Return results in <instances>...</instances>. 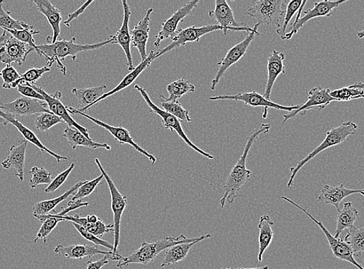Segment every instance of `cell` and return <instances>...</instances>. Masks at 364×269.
<instances>
[{
    "label": "cell",
    "instance_id": "6da1fadb",
    "mask_svg": "<svg viewBox=\"0 0 364 269\" xmlns=\"http://www.w3.org/2000/svg\"><path fill=\"white\" fill-rule=\"evenodd\" d=\"M271 126L268 124H261L260 128L251 133L247 144H245L244 151L241 155L240 160L237 162L233 170L227 178L224 186V196L221 197L220 204L221 209L225 208L226 202L233 204L237 197L239 196V192L242 186L247 183V181L251 177V171L247 169V160L255 141L260 134L268 133Z\"/></svg>",
    "mask_w": 364,
    "mask_h": 269
},
{
    "label": "cell",
    "instance_id": "7a4b0ae2",
    "mask_svg": "<svg viewBox=\"0 0 364 269\" xmlns=\"http://www.w3.org/2000/svg\"><path fill=\"white\" fill-rule=\"evenodd\" d=\"M211 234H205L199 237H193V239H187L184 234H180L178 237L166 236L164 239L155 242H143L136 251L127 257H123L118 261L117 268H122L131 264H141L147 265L160 255L163 251L169 248L182 243H192L194 241L201 242L205 239H210Z\"/></svg>",
    "mask_w": 364,
    "mask_h": 269
},
{
    "label": "cell",
    "instance_id": "3957f363",
    "mask_svg": "<svg viewBox=\"0 0 364 269\" xmlns=\"http://www.w3.org/2000/svg\"><path fill=\"white\" fill-rule=\"evenodd\" d=\"M76 37L70 41L61 40L54 44L37 45V54L39 56H44L47 62V67L51 68L54 62L57 63V67L63 75H66V67L62 64L66 57L70 56L74 61L76 55L83 52L93 51L100 49L108 44L112 43V39L105 42L92 44H77L75 43Z\"/></svg>",
    "mask_w": 364,
    "mask_h": 269
},
{
    "label": "cell",
    "instance_id": "277c9868",
    "mask_svg": "<svg viewBox=\"0 0 364 269\" xmlns=\"http://www.w3.org/2000/svg\"><path fill=\"white\" fill-rule=\"evenodd\" d=\"M358 129V124L352 121H347L340 124L337 128H331L328 131L327 136L322 143L317 148H315L310 154H308L303 158V160L298 162L296 166L290 169L291 174L287 185L288 188L290 189L292 187L298 172L302 169L308 162H310L312 158L324 151V150L344 143L348 137L354 136Z\"/></svg>",
    "mask_w": 364,
    "mask_h": 269
},
{
    "label": "cell",
    "instance_id": "5b68a950",
    "mask_svg": "<svg viewBox=\"0 0 364 269\" xmlns=\"http://www.w3.org/2000/svg\"><path fill=\"white\" fill-rule=\"evenodd\" d=\"M288 1L283 0H255L248 9L243 11V14L257 19L259 25H272L279 28Z\"/></svg>",
    "mask_w": 364,
    "mask_h": 269
},
{
    "label": "cell",
    "instance_id": "8992f818",
    "mask_svg": "<svg viewBox=\"0 0 364 269\" xmlns=\"http://www.w3.org/2000/svg\"><path fill=\"white\" fill-rule=\"evenodd\" d=\"M134 89L139 91L141 95V97H143L146 102V104L150 109L149 112L154 113L161 118L163 125L165 129L170 130L172 132H176L179 137L183 140L189 148H192L195 152L199 153L201 155L209 158V160H213V157L211 155L204 152L203 150L196 146L192 143V141L188 138L184 131L182 128L180 121L177 117L164 112L163 109L155 106L153 101L150 100L146 90L142 88V87L139 85H134Z\"/></svg>",
    "mask_w": 364,
    "mask_h": 269
},
{
    "label": "cell",
    "instance_id": "52a82bcc",
    "mask_svg": "<svg viewBox=\"0 0 364 269\" xmlns=\"http://www.w3.org/2000/svg\"><path fill=\"white\" fill-rule=\"evenodd\" d=\"M98 166L100 171L104 178L105 179L108 185L110 196H112V209L114 215V253H117L118 246L120 244V234H121V224L123 213L128 205V200L127 197L122 195L117 189L113 180L108 176L104 168L101 165L98 158L95 160Z\"/></svg>",
    "mask_w": 364,
    "mask_h": 269
},
{
    "label": "cell",
    "instance_id": "ba28073f",
    "mask_svg": "<svg viewBox=\"0 0 364 269\" xmlns=\"http://www.w3.org/2000/svg\"><path fill=\"white\" fill-rule=\"evenodd\" d=\"M259 26V23H256L255 26L252 28V31L248 33V35L244 38L243 41L233 46L231 49L228 50L225 57L218 62L219 68L215 78L212 79L211 90H216V86L221 78L224 76L226 71L245 56L253 40L255 39L256 36L260 35L258 32Z\"/></svg>",
    "mask_w": 364,
    "mask_h": 269
},
{
    "label": "cell",
    "instance_id": "9c48e42d",
    "mask_svg": "<svg viewBox=\"0 0 364 269\" xmlns=\"http://www.w3.org/2000/svg\"><path fill=\"white\" fill-rule=\"evenodd\" d=\"M281 199L291 203L292 205H294L295 208H297L300 210L303 211L305 213V215L313 221L314 223L319 226L322 232L324 233V236H326L327 239L328 240L329 248L332 252V254H334V256L336 258L342 261H346V262L350 263L355 267L358 268V269H363L362 265H360L357 262V261L355 260L350 247L348 246V245L344 241L341 237H335L334 235H332L327 230V227H324L322 222H320V221L316 220L311 215V213H308L303 208L300 207L298 204L289 199V198L286 196H281Z\"/></svg>",
    "mask_w": 364,
    "mask_h": 269
},
{
    "label": "cell",
    "instance_id": "30bf717a",
    "mask_svg": "<svg viewBox=\"0 0 364 269\" xmlns=\"http://www.w3.org/2000/svg\"><path fill=\"white\" fill-rule=\"evenodd\" d=\"M67 112L69 114L74 115H80L84 116L87 119H89L90 121H93L95 124L101 126V128L106 129L110 133L112 134V136L118 142V143L121 145H129L131 146L136 151L147 157L150 162L154 165L156 162V158L152 154L148 153L146 151L145 149L140 147L136 142L134 141L130 132L129 130L123 128V126L121 125L119 126H110L105 122L100 121L98 120V119L94 118L86 113L80 112L78 109L74 108L72 107H66Z\"/></svg>",
    "mask_w": 364,
    "mask_h": 269
},
{
    "label": "cell",
    "instance_id": "8fae6325",
    "mask_svg": "<svg viewBox=\"0 0 364 269\" xmlns=\"http://www.w3.org/2000/svg\"><path fill=\"white\" fill-rule=\"evenodd\" d=\"M210 100H235V101H241L243 102L245 104L252 107H264V114L263 118L266 119L267 117V112L269 108H272L275 109L283 110V112H292L294 110L298 109L300 105L296 106H282L278 104H275V102L271 100H268L262 96V95L259 94L257 92H243L238 93L235 95H223V96H217L212 97L209 98Z\"/></svg>",
    "mask_w": 364,
    "mask_h": 269
},
{
    "label": "cell",
    "instance_id": "7c38bea8",
    "mask_svg": "<svg viewBox=\"0 0 364 269\" xmlns=\"http://www.w3.org/2000/svg\"><path fill=\"white\" fill-rule=\"evenodd\" d=\"M30 86L33 87L35 91L42 95L52 114L60 117L63 122L68 124L69 128H76L82 132L86 138H91L88 129L76 123L68 113L66 107H65L61 101L62 94L60 91L55 92L54 94L51 96V95L45 92L42 87L37 86L36 85H30Z\"/></svg>",
    "mask_w": 364,
    "mask_h": 269
},
{
    "label": "cell",
    "instance_id": "4fadbf2b",
    "mask_svg": "<svg viewBox=\"0 0 364 269\" xmlns=\"http://www.w3.org/2000/svg\"><path fill=\"white\" fill-rule=\"evenodd\" d=\"M216 30H223L224 28L218 25H210L201 28L196 26L189 27L186 29H179L178 34L172 39V43L166 46L165 49L158 52L156 59L162 56L165 53L171 52L180 46L189 42H199L200 39L208 34Z\"/></svg>",
    "mask_w": 364,
    "mask_h": 269
},
{
    "label": "cell",
    "instance_id": "5bb4252c",
    "mask_svg": "<svg viewBox=\"0 0 364 269\" xmlns=\"http://www.w3.org/2000/svg\"><path fill=\"white\" fill-rule=\"evenodd\" d=\"M0 109L4 113L18 116H26L36 114L51 113L45 101L27 97H20L17 100L1 104L0 102Z\"/></svg>",
    "mask_w": 364,
    "mask_h": 269
},
{
    "label": "cell",
    "instance_id": "9a60e30c",
    "mask_svg": "<svg viewBox=\"0 0 364 269\" xmlns=\"http://www.w3.org/2000/svg\"><path fill=\"white\" fill-rule=\"evenodd\" d=\"M199 2V0H193V1L184 4L176 13H174L169 19L164 21L159 34L155 36L154 46L159 47L164 40L172 39L175 37L179 32L178 25L180 23L183 22L184 18L192 13Z\"/></svg>",
    "mask_w": 364,
    "mask_h": 269
},
{
    "label": "cell",
    "instance_id": "2e32d148",
    "mask_svg": "<svg viewBox=\"0 0 364 269\" xmlns=\"http://www.w3.org/2000/svg\"><path fill=\"white\" fill-rule=\"evenodd\" d=\"M330 90L324 89L320 86H316L308 92L307 100L303 105H300L298 109L288 114H284L283 123H286L290 119L294 118L297 115H305L308 110H322L331 104V102L336 101L330 96Z\"/></svg>",
    "mask_w": 364,
    "mask_h": 269
},
{
    "label": "cell",
    "instance_id": "e0dca14e",
    "mask_svg": "<svg viewBox=\"0 0 364 269\" xmlns=\"http://www.w3.org/2000/svg\"><path fill=\"white\" fill-rule=\"evenodd\" d=\"M34 51L33 47L9 35L0 46V62L6 65L17 63L21 66L26 61L28 55Z\"/></svg>",
    "mask_w": 364,
    "mask_h": 269
},
{
    "label": "cell",
    "instance_id": "ac0fdd59",
    "mask_svg": "<svg viewBox=\"0 0 364 269\" xmlns=\"http://www.w3.org/2000/svg\"><path fill=\"white\" fill-rule=\"evenodd\" d=\"M209 17L215 18L218 25L224 28V35L228 31H252V28L247 26V23L237 22L234 17V13L225 0H216V8L209 12Z\"/></svg>",
    "mask_w": 364,
    "mask_h": 269
},
{
    "label": "cell",
    "instance_id": "d6986e66",
    "mask_svg": "<svg viewBox=\"0 0 364 269\" xmlns=\"http://www.w3.org/2000/svg\"><path fill=\"white\" fill-rule=\"evenodd\" d=\"M346 2V0H339V1H321L315 3L312 9L305 11L304 17L300 18L297 21L293 23L291 29L289 30L288 33L285 35L283 40L291 39L307 21L312 19L330 17L336 8Z\"/></svg>",
    "mask_w": 364,
    "mask_h": 269
},
{
    "label": "cell",
    "instance_id": "ffe728a7",
    "mask_svg": "<svg viewBox=\"0 0 364 269\" xmlns=\"http://www.w3.org/2000/svg\"><path fill=\"white\" fill-rule=\"evenodd\" d=\"M122 3L124 9L122 25L121 28L117 30V32L115 35L110 36V38L112 40V44H119L122 47L127 61H128V62H127V66H128V69L131 72L134 68L131 52V40L129 29V20L131 16V11L128 2H127L126 0H122Z\"/></svg>",
    "mask_w": 364,
    "mask_h": 269
},
{
    "label": "cell",
    "instance_id": "44dd1931",
    "mask_svg": "<svg viewBox=\"0 0 364 269\" xmlns=\"http://www.w3.org/2000/svg\"><path fill=\"white\" fill-rule=\"evenodd\" d=\"M54 252L63 258L77 260H81L84 258H92L97 255L112 256L117 254V253L113 251H102L98 248V245L91 246V245L84 244H69L68 246L59 244L54 249Z\"/></svg>",
    "mask_w": 364,
    "mask_h": 269
},
{
    "label": "cell",
    "instance_id": "7402d4cb",
    "mask_svg": "<svg viewBox=\"0 0 364 269\" xmlns=\"http://www.w3.org/2000/svg\"><path fill=\"white\" fill-rule=\"evenodd\" d=\"M28 141L25 139L20 140L18 145H13L10 148L9 156L2 162L3 168L5 169H13L15 176L18 177L20 181L25 179V165L26 150Z\"/></svg>",
    "mask_w": 364,
    "mask_h": 269
},
{
    "label": "cell",
    "instance_id": "603a6c76",
    "mask_svg": "<svg viewBox=\"0 0 364 269\" xmlns=\"http://www.w3.org/2000/svg\"><path fill=\"white\" fill-rule=\"evenodd\" d=\"M31 3L35 4L36 9L45 16L52 28L53 35L47 37V42L49 44L57 42L60 37V25L62 20L60 11L49 0H33Z\"/></svg>",
    "mask_w": 364,
    "mask_h": 269
},
{
    "label": "cell",
    "instance_id": "cb8c5ba5",
    "mask_svg": "<svg viewBox=\"0 0 364 269\" xmlns=\"http://www.w3.org/2000/svg\"><path fill=\"white\" fill-rule=\"evenodd\" d=\"M158 52H155L154 51L150 52L149 54L148 55L147 59L141 61L140 64L136 67L134 68L131 72L127 75L122 80V82L118 84L115 88H114L112 90H110V92L105 93L102 95V96L96 102H93L91 105L89 107H87L83 109H78L80 112H85L86 110H88L90 108L94 107L95 105L98 104L99 102L105 100L106 98L112 96V95L120 92L124 89L127 88V87H129L131 85L134 81L136 80V78L144 72V71L152 64V62L156 59V55Z\"/></svg>",
    "mask_w": 364,
    "mask_h": 269
},
{
    "label": "cell",
    "instance_id": "d4e9b609",
    "mask_svg": "<svg viewBox=\"0 0 364 269\" xmlns=\"http://www.w3.org/2000/svg\"><path fill=\"white\" fill-rule=\"evenodd\" d=\"M153 12V8H150L141 20L132 30H130L132 46L136 47L140 54L141 61H145L147 57L146 46L148 40L150 30V17Z\"/></svg>",
    "mask_w": 364,
    "mask_h": 269
},
{
    "label": "cell",
    "instance_id": "484cf974",
    "mask_svg": "<svg viewBox=\"0 0 364 269\" xmlns=\"http://www.w3.org/2000/svg\"><path fill=\"white\" fill-rule=\"evenodd\" d=\"M361 194L363 196V189H353L346 188L344 184L338 186H324L321 189V193L317 198V202H322L328 205H332L337 211L339 210V204L346 197L353 194Z\"/></svg>",
    "mask_w": 364,
    "mask_h": 269
},
{
    "label": "cell",
    "instance_id": "4316f807",
    "mask_svg": "<svg viewBox=\"0 0 364 269\" xmlns=\"http://www.w3.org/2000/svg\"><path fill=\"white\" fill-rule=\"evenodd\" d=\"M285 54L283 52L273 51L271 56L267 60V82L265 87L264 97L268 100H271V96L274 85L276 78L281 74L286 73L283 65Z\"/></svg>",
    "mask_w": 364,
    "mask_h": 269
},
{
    "label": "cell",
    "instance_id": "83f0119b",
    "mask_svg": "<svg viewBox=\"0 0 364 269\" xmlns=\"http://www.w3.org/2000/svg\"><path fill=\"white\" fill-rule=\"evenodd\" d=\"M0 116L4 118L8 123L13 124L15 126V128H17L19 131V132L22 134L23 137H25V139L26 141L30 142L31 144H33L34 145L37 147L39 149L41 150L42 152L49 154L50 155L54 157L58 162H60L61 160H68L67 157L61 156L57 153H54L52 152L50 149L45 147L43 145L42 142L40 140H39V138L37 137L36 134L33 131L28 129L27 126L23 125L21 122H20L18 120L17 117H14L13 116L7 114L2 112L1 109H0Z\"/></svg>",
    "mask_w": 364,
    "mask_h": 269
},
{
    "label": "cell",
    "instance_id": "f1b7e54d",
    "mask_svg": "<svg viewBox=\"0 0 364 269\" xmlns=\"http://www.w3.org/2000/svg\"><path fill=\"white\" fill-rule=\"evenodd\" d=\"M274 221L270 216H261L259 220V252L257 263L263 262V256L274 239Z\"/></svg>",
    "mask_w": 364,
    "mask_h": 269
},
{
    "label": "cell",
    "instance_id": "f546056e",
    "mask_svg": "<svg viewBox=\"0 0 364 269\" xmlns=\"http://www.w3.org/2000/svg\"><path fill=\"white\" fill-rule=\"evenodd\" d=\"M59 217L64 221H71L72 223L81 225L86 229L87 232L99 237V239L109 232H114V225H106L104 221L100 219L96 224H91L88 220H87L86 217H81L80 215H75L74 216L66 215Z\"/></svg>",
    "mask_w": 364,
    "mask_h": 269
},
{
    "label": "cell",
    "instance_id": "4dcf8cb0",
    "mask_svg": "<svg viewBox=\"0 0 364 269\" xmlns=\"http://www.w3.org/2000/svg\"><path fill=\"white\" fill-rule=\"evenodd\" d=\"M63 137L67 139L69 143L73 149H76L78 146L89 148L91 149L104 148L110 151L112 147L106 143H98L93 141L91 138H86L84 134L74 128H67L63 133Z\"/></svg>",
    "mask_w": 364,
    "mask_h": 269
},
{
    "label": "cell",
    "instance_id": "1f68e13d",
    "mask_svg": "<svg viewBox=\"0 0 364 269\" xmlns=\"http://www.w3.org/2000/svg\"><path fill=\"white\" fill-rule=\"evenodd\" d=\"M86 181H80L78 183L71 187L68 191L55 199L44 201L37 203L33 208V216L40 217L50 215L57 205L67 199L70 195H74L77 189L85 184Z\"/></svg>",
    "mask_w": 364,
    "mask_h": 269
},
{
    "label": "cell",
    "instance_id": "d6a6232c",
    "mask_svg": "<svg viewBox=\"0 0 364 269\" xmlns=\"http://www.w3.org/2000/svg\"><path fill=\"white\" fill-rule=\"evenodd\" d=\"M358 215V210L353 207V204L351 202L345 203L343 209L338 210L334 237H339L344 231L353 227Z\"/></svg>",
    "mask_w": 364,
    "mask_h": 269
},
{
    "label": "cell",
    "instance_id": "836d02e7",
    "mask_svg": "<svg viewBox=\"0 0 364 269\" xmlns=\"http://www.w3.org/2000/svg\"><path fill=\"white\" fill-rule=\"evenodd\" d=\"M197 243L199 242L194 241L192 243L178 244L166 249L161 267L177 264L181 262V261L184 260L189 254V251H191L194 245Z\"/></svg>",
    "mask_w": 364,
    "mask_h": 269
},
{
    "label": "cell",
    "instance_id": "e575fe53",
    "mask_svg": "<svg viewBox=\"0 0 364 269\" xmlns=\"http://www.w3.org/2000/svg\"><path fill=\"white\" fill-rule=\"evenodd\" d=\"M106 89L107 86L105 85L92 87V88L88 89L74 88L72 89V93L77 100L78 104L81 105V109H83L98 100L105 94Z\"/></svg>",
    "mask_w": 364,
    "mask_h": 269
},
{
    "label": "cell",
    "instance_id": "d590c367",
    "mask_svg": "<svg viewBox=\"0 0 364 269\" xmlns=\"http://www.w3.org/2000/svg\"><path fill=\"white\" fill-rule=\"evenodd\" d=\"M166 90H168L169 92L170 97H165L160 95V102L178 101V100L184 97V95L194 92L195 91V86L188 80H186V79L180 78L169 84L168 87H166Z\"/></svg>",
    "mask_w": 364,
    "mask_h": 269
},
{
    "label": "cell",
    "instance_id": "8d00e7d4",
    "mask_svg": "<svg viewBox=\"0 0 364 269\" xmlns=\"http://www.w3.org/2000/svg\"><path fill=\"white\" fill-rule=\"evenodd\" d=\"M350 247L353 256L360 257L364 251V228L352 227L347 229V233L343 239Z\"/></svg>",
    "mask_w": 364,
    "mask_h": 269
},
{
    "label": "cell",
    "instance_id": "74e56055",
    "mask_svg": "<svg viewBox=\"0 0 364 269\" xmlns=\"http://www.w3.org/2000/svg\"><path fill=\"white\" fill-rule=\"evenodd\" d=\"M364 85L361 82L349 86L342 87L338 90L330 91V96L336 101L348 102L364 97Z\"/></svg>",
    "mask_w": 364,
    "mask_h": 269
},
{
    "label": "cell",
    "instance_id": "f35d334b",
    "mask_svg": "<svg viewBox=\"0 0 364 269\" xmlns=\"http://www.w3.org/2000/svg\"><path fill=\"white\" fill-rule=\"evenodd\" d=\"M35 218L41 221L42 227L39 229L35 239L34 240V243H36L40 239H42L44 243L47 242V237L49 236L54 229L57 227L59 223L64 221L54 215L36 217Z\"/></svg>",
    "mask_w": 364,
    "mask_h": 269
},
{
    "label": "cell",
    "instance_id": "ab89813d",
    "mask_svg": "<svg viewBox=\"0 0 364 269\" xmlns=\"http://www.w3.org/2000/svg\"><path fill=\"white\" fill-rule=\"evenodd\" d=\"M4 4L3 0H0V28H2L5 30H22L33 27L28 25V23L13 18L10 11H5L4 10Z\"/></svg>",
    "mask_w": 364,
    "mask_h": 269
},
{
    "label": "cell",
    "instance_id": "60d3db41",
    "mask_svg": "<svg viewBox=\"0 0 364 269\" xmlns=\"http://www.w3.org/2000/svg\"><path fill=\"white\" fill-rule=\"evenodd\" d=\"M303 3V1H300V0H292V1L288 2L286 11H285L283 16V23L281 25L280 28L276 30V34H278L282 40H283L285 35H286L290 21L297 12H298Z\"/></svg>",
    "mask_w": 364,
    "mask_h": 269
},
{
    "label": "cell",
    "instance_id": "b9f144b4",
    "mask_svg": "<svg viewBox=\"0 0 364 269\" xmlns=\"http://www.w3.org/2000/svg\"><path fill=\"white\" fill-rule=\"evenodd\" d=\"M51 68L47 66L42 68H30L25 73L20 74V78L13 85V89L17 88L18 85L28 83L35 85V83L45 73L50 72Z\"/></svg>",
    "mask_w": 364,
    "mask_h": 269
},
{
    "label": "cell",
    "instance_id": "7bdbcfd3",
    "mask_svg": "<svg viewBox=\"0 0 364 269\" xmlns=\"http://www.w3.org/2000/svg\"><path fill=\"white\" fill-rule=\"evenodd\" d=\"M161 104L164 112L177 117L180 121H192V119L189 117V112L182 107L180 102H161Z\"/></svg>",
    "mask_w": 364,
    "mask_h": 269
},
{
    "label": "cell",
    "instance_id": "ee69618b",
    "mask_svg": "<svg viewBox=\"0 0 364 269\" xmlns=\"http://www.w3.org/2000/svg\"><path fill=\"white\" fill-rule=\"evenodd\" d=\"M31 179L29 181L30 188L35 189L39 185H50L52 181V173L45 168H39L35 166L30 169Z\"/></svg>",
    "mask_w": 364,
    "mask_h": 269
},
{
    "label": "cell",
    "instance_id": "f6af8a7d",
    "mask_svg": "<svg viewBox=\"0 0 364 269\" xmlns=\"http://www.w3.org/2000/svg\"><path fill=\"white\" fill-rule=\"evenodd\" d=\"M61 123H63V121L57 115L52 113H42L37 116L35 126L39 131L45 132Z\"/></svg>",
    "mask_w": 364,
    "mask_h": 269
},
{
    "label": "cell",
    "instance_id": "bcb514c9",
    "mask_svg": "<svg viewBox=\"0 0 364 269\" xmlns=\"http://www.w3.org/2000/svg\"><path fill=\"white\" fill-rule=\"evenodd\" d=\"M6 31H7L8 33L11 34L16 39H18V41L28 44L31 47H33L35 52L37 53V45L35 44L34 35L39 34V31L35 30L34 27L22 30H6Z\"/></svg>",
    "mask_w": 364,
    "mask_h": 269
},
{
    "label": "cell",
    "instance_id": "7dc6e473",
    "mask_svg": "<svg viewBox=\"0 0 364 269\" xmlns=\"http://www.w3.org/2000/svg\"><path fill=\"white\" fill-rule=\"evenodd\" d=\"M102 179H104V176L101 174V175L96 179L91 181H86L85 184L78 188L77 191L74 193L72 201H82L84 198L91 195L101 183Z\"/></svg>",
    "mask_w": 364,
    "mask_h": 269
},
{
    "label": "cell",
    "instance_id": "c3c4849f",
    "mask_svg": "<svg viewBox=\"0 0 364 269\" xmlns=\"http://www.w3.org/2000/svg\"><path fill=\"white\" fill-rule=\"evenodd\" d=\"M0 76L2 77L4 84L3 89H13V84L20 78V74L12 65H6V66L0 71Z\"/></svg>",
    "mask_w": 364,
    "mask_h": 269
},
{
    "label": "cell",
    "instance_id": "681fc988",
    "mask_svg": "<svg viewBox=\"0 0 364 269\" xmlns=\"http://www.w3.org/2000/svg\"><path fill=\"white\" fill-rule=\"evenodd\" d=\"M74 167L75 164H71L67 169L59 173L57 177L52 179L50 185H49V186L45 189V193H52L58 191L62 184L65 183L69 176L70 175V173L74 170Z\"/></svg>",
    "mask_w": 364,
    "mask_h": 269
},
{
    "label": "cell",
    "instance_id": "f907efd6",
    "mask_svg": "<svg viewBox=\"0 0 364 269\" xmlns=\"http://www.w3.org/2000/svg\"><path fill=\"white\" fill-rule=\"evenodd\" d=\"M73 225L76 229L77 232L81 234V236L87 241H89L90 242H93L95 244V245H100V246L105 247L106 249H108L110 250H112V251H114V245L112 244H110L109 242L102 240L101 239H99V237L94 236L93 234H90V232H87L86 229H84L81 225H78L76 223H72Z\"/></svg>",
    "mask_w": 364,
    "mask_h": 269
},
{
    "label": "cell",
    "instance_id": "816d5d0a",
    "mask_svg": "<svg viewBox=\"0 0 364 269\" xmlns=\"http://www.w3.org/2000/svg\"><path fill=\"white\" fill-rule=\"evenodd\" d=\"M123 257L117 253V254L112 256H105L104 258L95 261H89L86 264V269H101L105 265H107L110 261H120Z\"/></svg>",
    "mask_w": 364,
    "mask_h": 269
},
{
    "label": "cell",
    "instance_id": "f5cc1de1",
    "mask_svg": "<svg viewBox=\"0 0 364 269\" xmlns=\"http://www.w3.org/2000/svg\"><path fill=\"white\" fill-rule=\"evenodd\" d=\"M17 88L19 93L22 95L23 97L45 101L42 95L35 91L28 83L18 85Z\"/></svg>",
    "mask_w": 364,
    "mask_h": 269
},
{
    "label": "cell",
    "instance_id": "db71d44e",
    "mask_svg": "<svg viewBox=\"0 0 364 269\" xmlns=\"http://www.w3.org/2000/svg\"><path fill=\"white\" fill-rule=\"evenodd\" d=\"M90 203L88 202H83L82 201H69L67 204V207L66 209L63 210L61 212L57 213L54 215L59 217L66 216L67 213L70 211L83 208V207H88Z\"/></svg>",
    "mask_w": 364,
    "mask_h": 269
},
{
    "label": "cell",
    "instance_id": "11a10c76",
    "mask_svg": "<svg viewBox=\"0 0 364 269\" xmlns=\"http://www.w3.org/2000/svg\"><path fill=\"white\" fill-rule=\"evenodd\" d=\"M91 4H93V1H87L75 12L69 13L68 19L64 21L65 25L66 27H69L70 23L80 17V16L84 13Z\"/></svg>",
    "mask_w": 364,
    "mask_h": 269
},
{
    "label": "cell",
    "instance_id": "9f6ffc18",
    "mask_svg": "<svg viewBox=\"0 0 364 269\" xmlns=\"http://www.w3.org/2000/svg\"><path fill=\"white\" fill-rule=\"evenodd\" d=\"M87 220L91 224H96L100 218L95 215H88L86 217Z\"/></svg>",
    "mask_w": 364,
    "mask_h": 269
},
{
    "label": "cell",
    "instance_id": "6f0895ef",
    "mask_svg": "<svg viewBox=\"0 0 364 269\" xmlns=\"http://www.w3.org/2000/svg\"><path fill=\"white\" fill-rule=\"evenodd\" d=\"M9 33L7 31L4 30L2 35L0 36V46L6 41V39L9 37Z\"/></svg>",
    "mask_w": 364,
    "mask_h": 269
},
{
    "label": "cell",
    "instance_id": "680465c9",
    "mask_svg": "<svg viewBox=\"0 0 364 269\" xmlns=\"http://www.w3.org/2000/svg\"><path fill=\"white\" fill-rule=\"evenodd\" d=\"M223 269H269V267L268 266H264V267H256V268H223Z\"/></svg>",
    "mask_w": 364,
    "mask_h": 269
},
{
    "label": "cell",
    "instance_id": "91938a15",
    "mask_svg": "<svg viewBox=\"0 0 364 269\" xmlns=\"http://www.w3.org/2000/svg\"><path fill=\"white\" fill-rule=\"evenodd\" d=\"M8 123L4 118H3L2 116H0V124L1 125H4V126H6Z\"/></svg>",
    "mask_w": 364,
    "mask_h": 269
},
{
    "label": "cell",
    "instance_id": "94428289",
    "mask_svg": "<svg viewBox=\"0 0 364 269\" xmlns=\"http://www.w3.org/2000/svg\"><path fill=\"white\" fill-rule=\"evenodd\" d=\"M360 36V38H362L363 36V31H361V33L360 34H358V37Z\"/></svg>",
    "mask_w": 364,
    "mask_h": 269
}]
</instances>
